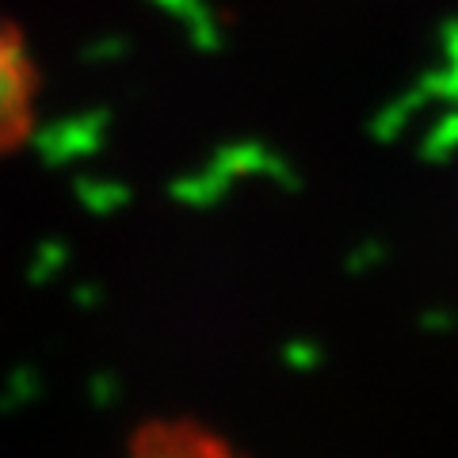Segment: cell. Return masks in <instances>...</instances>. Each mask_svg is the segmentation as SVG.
<instances>
[{
    "instance_id": "1",
    "label": "cell",
    "mask_w": 458,
    "mask_h": 458,
    "mask_svg": "<svg viewBox=\"0 0 458 458\" xmlns=\"http://www.w3.org/2000/svg\"><path fill=\"white\" fill-rule=\"evenodd\" d=\"M38 73L23 35L0 20V153L20 149L35 131Z\"/></svg>"
},
{
    "instance_id": "2",
    "label": "cell",
    "mask_w": 458,
    "mask_h": 458,
    "mask_svg": "<svg viewBox=\"0 0 458 458\" xmlns=\"http://www.w3.org/2000/svg\"><path fill=\"white\" fill-rule=\"evenodd\" d=\"M123 458H249V454L199 420L157 417L131 436Z\"/></svg>"
}]
</instances>
